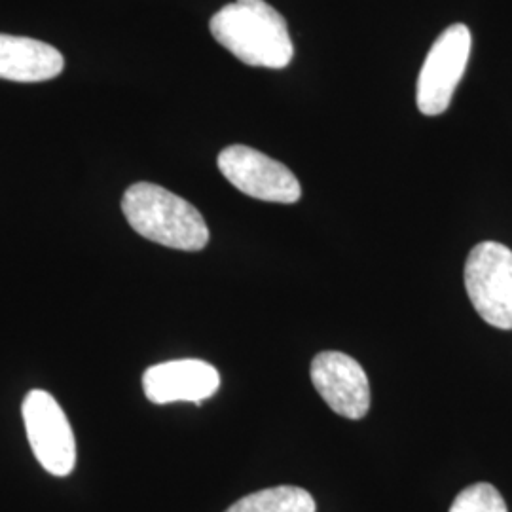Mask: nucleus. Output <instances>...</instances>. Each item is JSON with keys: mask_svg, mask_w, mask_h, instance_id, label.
I'll list each match as a JSON object with an SVG mask.
<instances>
[{"mask_svg": "<svg viewBox=\"0 0 512 512\" xmlns=\"http://www.w3.org/2000/svg\"><path fill=\"white\" fill-rule=\"evenodd\" d=\"M211 35L241 63L285 69L294 55L285 18L264 0H236L209 21Z\"/></svg>", "mask_w": 512, "mask_h": 512, "instance_id": "obj_1", "label": "nucleus"}, {"mask_svg": "<svg viewBox=\"0 0 512 512\" xmlns=\"http://www.w3.org/2000/svg\"><path fill=\"white\" fill-rule=\"evenodd\" d=\"M122 211L139 236L169 249L202 251L209 241V228L202 213L158 184L129 186Z\"/></svg>", "mask_w": 512, "mask_h": 512, "instance_id": "obj_2", "label": "nucleus"}, {"mask_svg": "<svg viewBox=\"0 0 512 512\" xmlns=\"http://www.w3.org/2000/svg\"><path fill=\"white\" fill-rule=\"evenodd\" d=\"M465 289L476 313L495 329L512 330V251L482 241L465 262Z\"/></svg>", "mask_w": 512, "mask_h": 512, "instance_id": "obj_3", "label": "nucleus"}, {"mask_svg": "<svg viewBox=\"0 0 512 512\" xmlns=\"http://www.w3.org/2000/svg\"><path fill=\"white\" fill-rule=\"evenodd\" d=\"M473 37L467 25H450L423 61L416 103L421 114L439 116L450 107V101L458 88L469 63Z\"/></svg>", "mask_w": 512, "mask_h": 512, "instance_id": "obj_4", "label": "nucleus"}, {"mask_svg": "<svg viewBox=\"0 0 512 512\" xmlns=\"http://www.w3.org/2000/svg\"><path fill=\"white\" fill-rule=\"evenodd\" d=\"M27 439L38 463L54 476H67L76 467V442L65 412L54 397L35 389L23 401Z\"/></svg>", "mask_w": 512, "mask_h": 512, "instance_id": "obj_5", "label": "nucleus"}, {"mask_svg": "<svg viewBox=\"0 0 512 512\" xmlns=\"http://www.w3.org/2000/svg\"><path fill=\"white\" fill-rule=\"evenodd\" d=\"M217 164L226 181L255 200L296 203L302 196V186L293 171L255 148L245 145L224 148Z\"/></svg>", "mask_w": 512, "mask_h": 512, "instance_id": "obj_6", "label": "nucleus"}, {"mask_svg": "<svg viewBox=\"0 0 512 512\" xmlns=\"http://www.w3.org/2000/svg\"><path fill=\"white\" fill-rule=\"evenodd\" d=\"M311 382L330 410L348 418L361 420L370 408V385L365 368L342 351H321L313 357Z\"/></svg>", "mask_w": 512, "mask_h": 512, "instance_id": "obj_7", "label": "nucleus"}, {"mask_svg": "<svg viewBox=\"0 0 512 512\" xmlns=\"http://www.w3.org/2000/svg\"><path fill=\"white\" fill-rule=\"evenodd\" d=\"M220 387L217 368L200 359H179L150 366L143 374V389L154 404H200L213 397Z\"/></svg>", "mask_w": 512, "mask_h": 512, "instance_id": "obj_8", "label": "nucleus"}, {"mask_svg": "<svg viewBox=\"0 0 512 512\" xmlns=\"http://www.w3.org/2000/svg\"><path fill=\"white\" fill-rule=\"evenodd\" d=\"M65 59L54 46L35 38L0 35V78L44 82L63 73Z\"/></svg>", "mask_w": 512, "mask_h": 512, "instance_id": "obj_9", "label": "nucleus"}, {"mask_svg": "<svg viewBox=\"0 0 512 512\" xmlns=\"http://www.w3.org/2000/svg\"><path fill=\"white\" fill-rule=\"evenodd\" d=\"M310 492L296 486H275L245 495L226 512H315Z\"/></svg>", "mask_w": 512, "mask_h": 512, "instance_id": "obj_10", "label": "nucleus"}, {"mask_svg": "<svg viewBox=\"0 0 512 512\" xmlns=\"http://www.w3.org/2000/svg\"><path fill=\"white\" fill-rule=\"evenodd\" d=\"M450 512H509L507 503L492 484L480 482L465 488L454 499Z\"/></svg>", "mask_w": 512, "mask_h": 512, "instance_id": "obj_11", "label": "nucleus"}]
</instances>
